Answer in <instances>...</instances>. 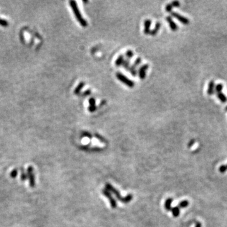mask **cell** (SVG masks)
Masks as SVG:
<instances>
[{
    "label": "cell",
    "mask_w": 227,
    "mask_h": 227,
    "mask_svg": "<svg viewBox=\"0 0 227 227\" xmlns=\"http://www.w3.org/2000/svg\"><path fill=\"white\" fill-rule=\"evenodd\" d=\"M214 80H211L208 85V88L207 90V93L208 95H211L214 94Z\"/></svg>",
    "instance_id": "ba28073f"
},
{
    "label": "cell",
    "mask_w": 227,
    "mask_h": 227,
    "mask_svg": "<svg viewBox=\"0 0 227 227\" xmlns=\"http://www.w3.org/2000/svg\"><path fill=\"white\" fill-rule=\"evenodd\" d=\"M225 111H227V106L225 107Z\"/></svg>",
    "instance_id": "4316f807"
},
{
    "label": "cell",
    "mask_w": 227,
    "mask_h": 227,
    "mask_svg": "<svg viewBox=\"0 0 227 227\" xmlns=\"http://www.w3.org/2000/svg\"><path fill=\"white\" fill-rule=\"evenodd\" d=\"M90 92H91V91H90V90H87V91H85V92L84 93V94H83V95H87L90 94Z\"/></svg>",
    "instance_id": "484cf974"
},
{
    "label": "cell",
    "mask_w": 227,
    "mask_h": 227,
    "mask_svg": "<svg viewBox=\"0 0 227 227\" xmlns=\"http://www.w3.org/2000/svg\"><path fill=\"white\" fill-rule=\"evenodd\" d=\"M116 78L120 81L121 82H122V83H124V85H126L129 88H133L134 86V83L132 80H131L130 79H129L128 78L126 77L124 74H123L121 73L118 72L116 73Z\"/></svg>",
    "instance_id": "7a4b0ae2"
},
{
    "label": "cell",
    "mask_w": 227,
    "mask_h": 227,
    "mask_svg": "<svg viewBox=\"0 0 227 227\" xmlns=\"http://www.w3.org/2000/svg\"><path fill=\"white\" fill-rule=\"evenodd\" d=\"M166 20H167V22L169 23V26H170V28L172 31H176L177 29H178V26H177V24H175V22H174L173 19H172V17H171L170 16L167 17V18H166Z\"/></svg>",
    "instance_id": "5b68a950"
},
{
    "label": "cell",
    "mask_w": 227,
    "mask_h": 227,
    "mask_svg": "<svg viewBox=\"0 0 227 227\" xmlns=\"http://www.w3.org/2000/svg\"><path fill=\"white\" fill-rule=\"evenodd\" d=\"M151 25H152V20L150 19L145 20L144 22V33L145 34L150 33Z\"/></svg>",
    "instance_id": "52a82bcc"
},
{
    "label": "cell",
    "mask_w": 227,
    "mask_h": 227,
    "mask_svg": "<svg viewBox=\"0 0 227 227\" xmlns=\"http://www.w3.org/2000/svg\"><path fill=\"white\" fill-rule=\"evenodd\" d=\"M69 4H70L71 7L72 8V10L73 11V13L74 14V16L78 22L82 27H86L88 25V23H87V20H85L82 17V14H81L80 10H79L78 7L77 2L75 1H69Z\"/></svg>",
    "instance_id": "6da1fadb"
},
{
    "label": "cell",
    "mask_w": 227,
    "mask_h": 227,
    "mask_svg": "<svg viewBox=\"0 0 227 227\" xmlns=\"http://www.w3.org/2000/svg\"><path fill=\"white\" fill-rule=\"evenodd\" d=\"M172 213H173V214L175 217H177V216H179V208L175 207L172 209Z\"/></svg>",
    "instance_id": "ac0fdd59"
},
{
    "label": "cell",
    "mask_w": 227,
    "mask_h": 227,
    "mask_svg": "<svg viewBox=\"0 0 227 227\" xmlns=\"http://www.w3.org/2000/svg\"><path fill=\"white\" fill-rule=\"evenodd\" d=\"M188 204H189L188 201H183L179 203V206L180 208H186L188 206Z\"/></svg>",
    "instance_id": "2e32d148"
},
{
    "label": "cell",
    "mask_w": 227,
    "mask_h": 227,
    "mask_svg": "<svg viewBox=\"0 0 227 227\" xmlns=\"http://www.w3.org/2000/svg\"><path fill=\"white\" fill-rule=\"evenodd\" d=\"M0 25H1L2 26H4V27H7L8 25V23L7 20L2 19V18H0Z\"/></svg>",
    "instance_id": "7402d4cb"
},
{
    "label": "cell",
    "mask_w": 227,
    "mask_h": 227,
    "mask_svg": "<svg viewBox=\"0 0 227 227\" xmlns=\"http://www.w3.org/2000/svg\"><path fill=\"white\" fill-rule=\"evenodd\" d=\"M171 15H172V16L175 17V18H177V19L179 21H180V22L182 23L183 24L187 25V24H189V22H190V21H189V20L187 18H186V17L182 16V15H181L179 13H177V12H171Z\"/></svg>",
    "instance_id": "3957f363"
},
{
    "label": "cell",
    "mask_w": 227,
    "mask_h": 227,
    "mask_svg": "<svg viewBox=\"0 0 227 227\" xmlns=\"http://www.w3.org/2000/svg\"><path fill=\"white\" fill-rule=\"evenodd\" d=\"M172 8H173V7H172V4L171 3L167 4L165 7V10L166 12H172Z\"/></svg>",
    "instance_id": "44dd1931"
},
{
    "label": "cell",
    "mask_w": 227,
    "mask_h": 227,
    "mask_svg": "<svg viewBox=\"0 0 227 227\" xmlns=\"http://www.w3.org/2000/svg\"><path fill=\"white\" fill-rule=\"evenodd\" d=\"M141 59L140 58V57H138V58H136V60L134 61V63H133V65L134 66H135V67H136V68H137V66L139 64L141 63Z\"/></svg>",
    "instance_id": "ffe728a7"
},
{
    "label": "cell",
    "mask_w": 227,
    "mask_h": 227,
    "mask_svg": "<svg viewBox=\"0 0 227 227\" xmlns=\"http://www.w3.org/2000/svg\"><path fill=\"white\" fill-rule=\"evenodd\" d=\"M171 203H172V200L171 199H169L167 201V203H166V208H167L168 209H169L170 208Z\"/></svg>",
    "instance_id": "cb8c5ba5"
},
{
    "label": "cell",
    "mask_w": 227,
    "mask_h": 227,
    "mask_svg": "<svg viewBox=\"0 0 227 227\" xmlns=\"http://www.w3.org/2000/svg\"><path fill=\"white\" fill-rule=\"evenodd\" d=\"M195 227H201V223H199V222H197Z\"/></svg>",
    "instance_id": "d4e9b609"
},
{
    "label": "cell",
    "mask_w": 227,
    "mask_h": 227,
    "mask_svg": "<svg viewBox=\"0 0 227 227\" xmlns=\"http://www.w3.org/2000/svg\"><path fill=\"white\" fill-rule=\"evenodd\" d=\"M226 168H227V165H226Z\"/></svg>",
    "instance_id": "83f0119b"
},
{
    "label": "cell",
    "mask_w": 227,
    "mask_h": 227,
    "mask_svg": "<svg viewBox=\"0 0 227 227\" xmlns=\"http://www.w3.org/2000/svg\"><path fill=\"white\" fill-rule=\"evenodd\" d=\"M148 67L149 65L148 64H144L139 68L138 70V74H139V78L141 80H144L146 78V73H147V69H148Z\"/></svg>",
    "instance_id": "277c9868"
},
{
    "label": "cell",
    "mask_w": 227,
    "mask_h": 227,
    "mask_svg": "<svg viewBox=\"0 0 227 227\" xmlns=\"http://www.w3.org/2000/svg\"><path fill=\"white\" fill-rule=\"evenodd\" d=\"M97 109L95 104V100L94 98H90L89 99V107H88V110L90 112H94Z\"/></svg>",
    "instance_id": "8992f818"
},
{
    "label": "cell",
    "mask_w": 227,
    "mask_h": 227,
    "mask_svg": "<svg viewBox=\"0 0 227 227\" xmlns=\"http://www.w3.org/2000/svg\"><path fill=\"white\" fill-rule=\"evenodd\" d=\"M226 170H227L226 166L225 165H221L220 168H219V171H220L221 173H225Z\"/></svg>",
    "instance_id": "d6986e66"
},
{
    "label": "cell",
    "mask_w": 227,
    "mask_h": 227,
    "mask_svg": "<svg viewBox=\"0 0 227 227\" xmlns=\"http://www.w3.org/2000/svg\"><path fill=\"white\" fill-rule=\"evenodd\" d=\"M129 71H130L131 74L133 76V77H136L137 74V70H136V67L134 66L133 65H131L129 68Z\"/></svg>",
    "instance_id": "4fadbf2b"
},
{
    "label": "cell",
    "mask_w": 227,
    "mask_h": 227,
    "mask_svg": "<svg viewBox=\"0 0 227 227\" xmlns=\"http://www.w3.org/2000/svg\"><path fill=\"white\" fill-rule=\"evenodd\" d=\"M133 56H134V53L133 51L127 50L126 51V56L127 59H128V60H130L133 57Z\"/></svg>",
    "instance_id": "9a60e30c"
},
{
    "label": "cell",
    "mask_w": 227,
    "mask_h": 227,
    "mask_svg": "<svg viewBox=\"0 0 227 227\" xmlns=\"http://www.w3.org/2000/svg\"><path fill=\"white\" fill-rule=\"evenodd\" d=\"M217 97L220 99V101L223 103H225L227 101V97L225 96V95L223 94V93L221 91V92H218L217 93Z\"/></svg>",
    "instance_id": "7c38bea8"
},
{
    "label": "cell",
    "mask_w": 227,
    "mask_h": 227,
    "mask_svg": "<svg viewBox=\"0 0 227 227\" xmlns=\"http://www.w3.org/2000/svg\"><path fill=\"white\" fill-rule=\"evenodd\" d=\"M161 27V24L160 22H156V24H155V27H154V29L153 30H152L150 31V34L152 35H156V34L158 33V30H160V29Z\"/></svg>",
    "instance_id": "9c48e42d"
},
{
    "label": "cell",
    "mask_w": 227,
    "mask_h": 227,
    "mask_svg": "<svg viewBox=\"0 0 227 227\" xmlns=\"http://www.w3.org/2000/svg\"><path fill=\"white\" fill-rule=\"evenodd\" d=\"M124 61V56L122 55V54L119 55L117 58L116 59V61H115V64H116V66L117 67L120 66L121 65H122V63H123Z\"/></svg>",
    "instance_id": "8fae6325"
},
{
    "label": "cell",
    "mask_w": 227,
    "mask_h": 227,
    "mask_svg": "<svg viewBox=\"0 0 227 227\" xmlns=\"http://www.w3.org/2000/svg\"><path fill=\"white\" fill-rule=\"evenodd\" d=\"M84 86H85V83H84V82H80V83H79L78 85V86L76 87L75 89H74V94H76V95H78V94H80L81 90L83 89Z\"/></svg>",
    "instance_id": "30bf717a"
},
{
    "label": "cell",
    "mask_w": 227,
    "mask_h": 227,
    "mask_svg": "<svg viewBox=\"0 0 227 227\" xmlns=\"http://www.w3.org/2000/svg\"><path fill=\"white\" fill-rule=\"evenodd\" d=\"M173 7H180V2L179 1H174L171 3Z\"/></svg>",
    "instance_id": "603a6c76"
},
{
    "label": "cell",
    "mask_w": 227,
    "mask_h": 227,
    "mask_svg": "<svg viewBox=\"0 0 227 227\" xmlns=\"http://www.w3.org/2000/svg\"><path fill=\"white\" fill-rule=\"evenodd\" d=\"M223 84H221V83L218 84L217 86H216V91H217V93L218 92H221L222 89H223Z\"/></svg>",
    "instance_id": "e0dca14e"
},
{
    "label": "cell",
    "mask_w": 227,
    "mask_h": 227,
    "mask_svg": "<svg viewBox=\"0 0 227 227\" xmlns=\"http://www.w3.org/2000/svg\"><path fill=\"white\" fill-rule=\"evenodd\" d=\"M122 66L125 69H129V67H130V61H129V60H128V59H126V60H124L123 63H122Z\"/></svg>",
    "instance_id": "5bb4252c"
}]
</instances>
